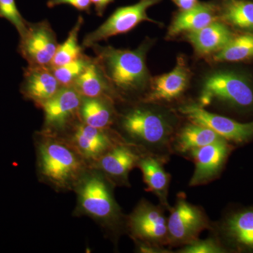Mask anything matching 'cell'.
<instances>
[{"instance_id":"1","label":"cell","mask_w":253,"mask_h":253,"mask_svg":"<svg viewBox=\"0 0 253 253\" xmlns=\"http://www.w3.org/2000/svg\"><path fill=\"white\" fill-rule=\"evenodd\" d=\"M36 149L40 178L56 191L74 189L86 171L85 160L56 134L43 131Z\"/></svg>"},{"instance_id":"2","label":"cell","mask_w":253,"mask_h":253,"mask_svg":"<svg viewBox=\"0 0 253 253\" xmlns=\"http://www.w3.org/2000/svg\"><path fill=\"white\" fill-rule=\"evenodd\" d=\"M91 48L94 59L117 94H129L144 89L149 78L146 64L147 43L134 50L116 49L99 44Z\"/></svg>"},{"instance_id":"3","label":"cell","mask_w":253,"mask_h":253,"mask_svg":"<svg viewBox=\"0 0 253 253\" xmlns=\"http://www.w3.org/2000/svg\"><path fill=\"white\" fill-rule=\"evenodd\" d=\"M74 189L77 215L87 216L106 227L121 219V209L113 196L111 182L101 171L86 170Z\"/></svg>"},{"instance_id":"4","label":"cell","mask_w":253,"mask_h":253,"mask_svg":"<svg viewBox=\"0 0 253 253\" xmlns=\"http://www.w3.org/2000/svg\"><path fill=\"white\" fill-rule=\"evenodd\" d=\"M214 100L240 111H250L253 109V88L235 73H214L204 82L200 106H208Z\"/></svg>"},{"instance_id":"5","label":"cell","mask_w":253,"mask_h":253,"mask_svg":"<svg viewBox=\"0 0 253 253\" xmlns=\"http://www.w3.org/2000/svg\"><path fill=\"white\" fill-rule=\"evenodd\" d=\"M123 131L137 144L150 148L166 146L172 134V126L161 113L146 108H134L123 115Z\"/></svg>"},{"instance_id":"6","label":"cell","mask_w":253,"mask_h":253,"mask_svg":"<svg viewBox=\"0 0 253 253\" xmlns=\"http://www.w3.org/2000/svg\"><path fill=\"white\" fill-rule=\"evenodd\" d=\"M127 222L131 236L140 245L141 251H158L169 245L168 219L162 208L143 200L131 213Z\"/></svg>"},{"instance_id":"7","label":"cell","mask_w":253,"mask_h":253,"mask_svg":"<svg viewBox=\"0 0 253 253\" xmlns=\"http://www.w3.org/2000/svg\"><path fill=\"white\" fill-rule=\"evenodd\" d=\"M162 0H139L136 4L118 8L97 29L88 33L82 46L91 48L99 42L111 37L126 33L143 21H153L148 16L147 10Z\"/></svg>"},{"instance_id":"8","label":"cell","mask_w":253,"mask_h":253,"mask_svg":"<svg viewBox=\"0 0 253 253\" xmlns=\"http://www.w3.org/2000/svg\"><path fill=\"white\" fill-rule=\"evenodd\" d=\"M208 226V218L202 210L180 196L174 207L171 208L168 219L169 245L189 244L199 239L201 233Z\"/></svg>"},{"instance_id":"9","label":"cell","mask_w":253,"mask_h":253,"mask_svg":"<svg viewBox=\"0 0 253 253\" xmlns=\"http://www.w3.org/2000/svg\"><path fill=\"white\" fill-rule=\"evenodd\" d=\"M59 46L56 35L47 20L29 23L20 37L18 52L30 66H49Z\"/></svg>"},{"instance_id":"10","label":"cell","mask_w":253,"mask_h":253,"mask_svg":"<svg viewBox=\"0 0 253 253\" xmlns=\"http://www.w3.org/2000/svg\"><path fill=\"white\" fill-rule=\"evenodd\" d=\"M179 111L192 123L207 126L233 145H243L253 139V121L239 123L231 118L209 112L200 105L186 104Z\"/></svg>"},{"instance_id":"11","label":"cell","mask_w":253,"mask_h":253,"mask_svg":"<svg viewBox=\"0 0 253 253\" xmlns=\"http://www.w3.org/2000/svg\"><path fill=\"white\" fill-rule=\"evenodd\" d=\"M83 100L74 87H61L42 106L44 111V132L56 134L71 126Z\"/></svg>"},{"instance_id":"12","label":"cell","mask_w":253,"mask_h":253,"mask_svg":"<svg viewBox=\"0 0 253 253\" xmlns=\"http://www.w3.org/2000/svg\"><path fill=\"white\" fill-rule=\"evenodd\" d=\"M221 234L228 252L253 253V205L231 210L222 221Z\"/></svg>"},{"instance_id":"13","label":"cell","mask_w":253,"mask_h":253,"mask_svg":"<svg viewBox=\"0 0 253 253\" xmlns=\"http://www.w3.org/2000/svg\"><path fill=\"white\" fill-rule=\"evenodd\" d=\"M233 149L234 145L222 139L190 151L195 169L189 185H202L214 180L222 171Z\"/></svg>"},{"instance_id":"14","label":"cell","mask_w":253,"mask_h":253,"mask_svg":"<svg viewBox=\"0 0 253 253\" xmlns=\"http://www.w3.org/2000/svg\"><path fill=\"white\" fill-rule=\"evenodd\" d=\"M61 86L49 66H30L23 70L20 91L23 98L41 108Z\"/></svg>"},{"instance_id":"15","label":"cell","mask_w":253,"mask_h":253,"mask_svg":"<svg viewBox=\"0 0 253 253\" xmlns=\"http://www.w3.org/2000/svg\"><path fill=\"white\" fill-rule=\"evenodd\" d=\"M107 130L78 123L68 142L84 160L96 161L114 146Z\"/></svg>"},{"instance_id":"16","label":"cell","mask_w":253,"mask_h":253,"mask_svg":"<svg viewBox=\"0 0 253 253\" xmlns=\"http://www.w3.org/2000/svg\"><path fill=\"white\" fill-rule=\"evenodd\" d=\"M140 157L126 145H114L97 160L99 171L118 183L127 184L131 169L137 166Z\"/></svg>"},{"instance_id":"17","label":"cell","mask_w":253,"mask_h":253,"mask_svg":"<svg viewBox=\"0 0 253 253\" xmlns=\"http://www.w3.org/2000/svg\"><path fill=\"white\" fill-rule=\"evenodd\" d=\"M189 80V71L182 59H179L172 71L155 78L151 91L144 101L151 103L175 99L185 90Z\"/></svg>"},{"instance_id":"18","label":"cell","mask_w":253,"mask_h":253,"mask_svg":"<svg viewBox=\"0 0 253 253\" xmlns=\"http://www.w3.org/2000/svg\"><path fill=\"white\" fill-rule=\"evenodd\" d=\"M73 87L83 97L104 98L113 101L118 96L94 57H92Z\"/></svg>"},{"instance_id":"19","label":"cell","mask_w":253,"mask_h":253,"mask_svg":"<svg viewBox=\"0 0 253 253\" xmlns=\"http://www.w3.org/2000/svg\"><path fill=\"white\" fill-rule=\"evenodd\" d=\"M187 38L198 53L208 54L220 51L234 37L226 25L214 21L201 29L187 33Z\"/></svg>"},{"instance_id":"20","label":"cell","mask_w":253,"mask_h":253,"mask_svg":"<svg viewBox=\"0 0 253 253\" xmlns=\"http://www.w3.org/2000/svg\"><path fill=\"white\" fill-rule=\"evenodd\" d=\"M216 21L214 5L198 3L191 9L181 11L168 30V36L174 37L184 32L196 31Z\"/></svg>"},{"instance_id":"21","label":"cell","mask_w":253,"mask_h":253,"mask_svg":"<svg viewBox=\"0 0 253 253\" xmlns=\"http://www.w3.org/2000/svg\"><path fill=\"white\" fill-rule=\"evenodd\" d=\"M137 166L142 172L147 191L154 193L163 206L171 210L172 208L169 207L168 202L170 176L165 170L161 161L157 158L146 156L140 158Z\"/></svg>"},{"instance_id":"22","label":"cell","mask_w":253,"mask_h":253,"mask_svg":"<svg viewBox=\"0 0 253 253\" xmlns=\"http://www.w3.org/2000/svg\"><path fill=\"white\" fill-rule=\"evenodd\" d=\"M113 101L104 98L83 97L79 110L81 122L94 127L109 129L115 118Z\"/></svg>"},{"instance_id":"23","label":"cell","mask_w":253,"mask_h":253,"mask_svg":"<svg viewBox=\"0 0 253 253\" xmlns=\"http://www.w3.org/2000/svg\"><path fill=\"white\" fill-rule=\"evenodd\" d=\"M222 139L224 138L207 126L191 122L178 134L176 147L181 152H190Z\"/></svg>"},{"instance_id":"24","label":"cell","mask_w":253,"mask_h":253,"mask_svg":"<svg viewBox=\"0 0 253 253\" xmlns=\"http://www.w3.org/2000/svg\"><path fill=\"white\" fill-rule=\"evenodd\" d=\"M84 23V19L80 16L77 22L68 33L67 39L61 44H59L52 61L49 66H62L75 60L79 59L84 55V48L78 44V36L82 26Z\"/></svg>"},{"instance_id":"25","label":"cell","mask_w":253,"mask_h":253,"mask_svg":"<svg viewBox=\"0 0 253 253\" xmlns=\"http://www.w3.org/2000/svg\"><path fill=\"white\" fill-rule=\"evenodd\" d=\"M222 18L235 27L253 31V3L229 0L224 6Z\"/></svg>"},{"instance_id":"26","label":"cell","mask_w":253,"mask_h":253,"mask_svg":"<svg viewBox=\"0 0 253 253\" xmlns=\"http://www.w3.org/2000/svg\"><path fill=\"white\" fill-rule=\"evenodd\" d=\"M253 57V34L234 38L222 49L216 53L217 61H239Z\"/></svg>"},{"instance_id":"27","label":"cell","mask_w":253,"mask_h":253,"mask_svg":"<svg viewBox=\"0 0 253 253\" xmlns=\"http://www.w3.org/2000/svg\"><path fill=\"white\" fill-rule=\"evenodd\" d=\"M92 57L84 54L79 59L75 60L62 66L51 67V71L61 87H73L79 76L90 63Z\"/></svg>"},{"instance_id":"28","label":"cell","mask_w":253,"mask_h":253,"mask_svg":"<svg viewBox=\"0 0 253 253\" xmlns=\"http://www.w3.org/2000/svg\"><path fill=\"white\" fill-rule=\"evenodd\" d=\"M0 18L11 23L21 37L26 33L28 23L18 9L15 0H0Z\"/></svg>"},{"instance_id":"29","label":"cell","mask_w":253,"mask_h":253,"mask_svg":"<svg viewBox=\"0 0 253 253\" xmlns=\"http://www.w3.org/2000/svg\"><path fill=\"white\" fill-rule=\"evenodd\" d=\"M181 253H224L227 250L219 241L214 239H197L189 244L185 245L183 249L179 250Z\"/></svg>"},{"instance_id":"30","label":"cell","mask_w":253,"mask_h":253,"mask_svg":"<svg viewBox=\"0 0 253 253\" xmlns=\"http://www.w3.org/2000/svg\"><path fill=\"white\" fill-rule=\"evenodd\" d=\"M62 4L71 5L76 9L85 11L87 14H90L91 7L92 6L91 0H49L47 1V6L49 8Z\"/></svg>"},{"instance_id":"31","label":"cell","mask_w":253,"mask_h":253,"mask_svg":"<svg viewBox=\"0 0 253 253\" xmlns=\"http://www.w3.org/2000/svg\"><path fill=\"white\" fill-rule=\"evenodd\" d=\"M114 0H91V4L94 5V9L96 14L99 16H102L109 4Z\"/></svg>"},{"instance_id":"32","label":"cell","mask_w":253,"mask_h":253,"mask_svg":"<svg viewBox=\"0 0 253 253\" xmlns=\"http://www.w3.org/2000/svg\"><path fill=\"white\" fill-rule=\"evenodd\" d=\"M181 11H186L191 9L198 4V0H173Z\"/></svg>"}]
</instances>
